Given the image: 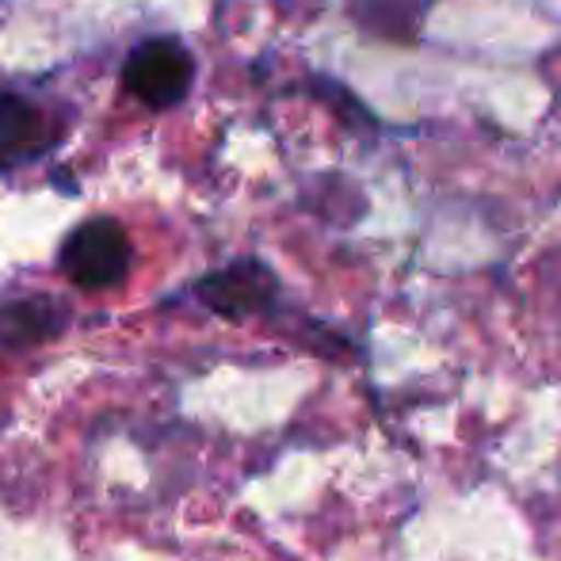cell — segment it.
I'll use <instances>...</instances> for the list:
<instances>
[{
	"label": "cell",
	"instance_id": "cell-3",
	"mask_svg": "<svg viewBox=\"0 0 561 561\" xmlns=\"http://www.w3.org/2000/svg\"><path fill=\"white\" fill-rule=\"evenodd\" d=\"M195 295L210 313L226 321H249L256 313H267L279 295L275 272L256 256H244L226 264L222 272H210L195 283Z\"/></svg>",
	"mask_w": 561,
	"mask_h": 561
},
{
	"label": "cell",
	"instance_id": "cell-2",
	"mask_svg": "<svg viewBox=\"0 0 561 561\" xmlns=\"http://www.w3.org/2000/svg\"><path fill=\"white\" fill-rule=\"evenodd\" d=\"M195 54L176 35L141 38L123 61V92L149 112H172L195 89Z\"/></svg>",
	"mask_w": 561,
	"mask_h": 561
},
{
	"label": "cell",
	"instance_id": "cell-6",
	"mask_svg": "<svg viewBox=\"0 0 561 561\" xmlns=\"http://www.w3.org/2000/svg\"><path fill=\"white\" fill-rule=\"evenodd\" d=\"M432 0H347V15L355 27L386 43H416Z\"/></svg>",
	"mask_w": 561,
	"mask_h": 561
},
{
	"label": "cell",
	"instance_id": "cell-5",
	"mask_svg": "<svg viewBox=\"0 0 561 561\" xmlns=\"http://www.w3.org/2000/svg\"><path fill=\"white\" fill-rule=\"evenodd\" d=\"M66 306L46 295L0 306V352H23V347L58 336L66 329Z\"/></svg>",
	"mask_w": 561,
	"mask_h": 561
},
{
	"label": "cell",
	"instance_id": "cell-1",
	"mask_svg": "<svg viewBox=\"0 0 561 561\" xmlns=\"http://www.w3.org/2000/svg\"><path fill=\"white\" fill-rule=\"evenodd\" d=\"M134 244L126 226L112 215L84 218L66 233L58 249V267L81 290H112L130 275Z\"/></svg>",
	"mask_w": 561,
	"mask_h": 561
},
{
	"label": "cell",
	"instance_id": "cell-4",
	"mask_svg": "<svg viewBox=\"0 0 561 561\" xmlns=\"http://www.w3.org/2000/svg\"><path fill=\"white\" fill-rule=\"evenodd\" d=\"M61 134L66 130L54 112L38 107L35 100L20 96V92H0V172L54 153Z\"/></svg>",
	"mask_w": 561,
	"mask_h": 561
}]
</instances>
